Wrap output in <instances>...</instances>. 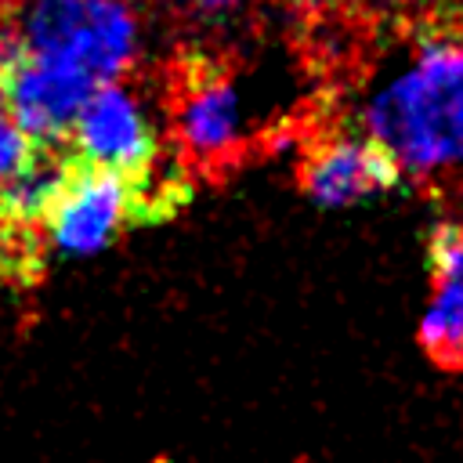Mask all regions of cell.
I'll list each match as a JSON object with an SVG mask.
<instances>
[{
	"label": "cell",
	"mask_w": 463,
	"mask_h": 463,
	"mask_svg": "<svg viewBox=\"0 0 463 463\" xmlns=\"http://www.w3.org/2000/svg\"><path fill=\"white\" fill-rule=\"evenodd\" d=\"M362 127L402 174L463 170V36H427L362 109Z\"/></svg>",
	"instance_id": "6da1fadb"
},
{
	"label": "cell",
	"mask_w": 463,
	"mask_h": 463,
	"mask_svg": "<svg viewBox=\"0 0 463 463\" xmlns=\"http://www.w3.org/2000/svg\"><path fill=\"white\" fill-rule=\"evenodd\" d=\"M11 33L22 51L105 87L130 69L141 25L127 0H25Z\"/></svg>",
	"instance_id": "7a4b0ae2"
},
{
	"label": "cell",
	"mask_w": 463,
	"mask_h": 463,
	"mask_svg": "<svg viewBox=\"0 0 463 463\" xmlns=\"http://www.w3.org/2000/svg\"><path fill=\"white\" fill-rule=\"evenodd\" d=\"M72 159L119 177H145L159 159V134L145 101L123 83L98 87L69 127Z\"/></svg>",
	"instance_id": "3957f363"
},
{
	"label": "cell",
	"mask_w": 463,
	"mask_h": 463,
	"mask_svg": "<svg viewBox=\"0 0 463 463\" xmlns=\"http://www.w3.org/2000/svg\"><path fill=\"white\" fill-rule=\"evenodd\" d=\"M137 217V181L72 163L54 206L43 217V235L65 257H90L112 246L123 224Z\"/></svg>",
	"instance_id": "277c9868"
},
{
	"label": "cell",
	"mask_w": 463,
	"mask_h": 463,
	"mask_svg": "<svg viewBox=\"0 0 463 463\" xmlns=\"http://www.w3.org/2000/svg\"><path fill=\"white\" fill-rule=\"evenodd\" d=\"M402 181L394 159L369 137H329L300 163V188L322 210H340L358 199L391 192Z\"/></svg>",
	"instance_id": "5b68a950"
},
{
	"label": "cell",
	"mask_w": 463,
	"mask_h": 463,
	"mask_svg": "<svg viewBox=\"0 0 463 463\" xmlns=\"http://www.w3.org/2000/svg\"><path fill=\"white\" fill-rule=\"evenodd\" d=\"M174 130L181 148L199 163L228 159L242 141V101L228 76L199 72L177 98Z\"/></svg>",
	"instance_id": "8992f818"
},
{
	"label": "cell",
	"mask_w": 463,
	"mask_h": 463,
	"mask_svg": "<svg viewBox=\"0 0 463 463\" xmlns=\"http://www.w3.org/2000/svg\"><path fill=\"white\" fill-rule=\"evenodd\" d=\"M72 163L76 159L65 152H54V145H36L33 159L0 184V228L14 232V228L43 224Z\"/></svg>",
	"instance_id": "52a82bcc"
},
{
	"label": "cell",
	"mask_w": 463,
	"mask_h": 463,
	"mask_svg": "<svg viewBox=\"0 0 463 463\" xmlns=\"http://www.w3.org/2000/svg\"><path fill=\"white\" fill-rule=\"evenodd\" d=\"M420 344L434 362L463 369V275L434 282V297L420 318Z\"/></svg>",
	"instance_id": "ba28073f"
},
{
	"label": "cell",
	"mask_w": 463,
	"mask_h": 463,
	"mask_svg": "<svg viewBox=\"0 0 463 463\" xmlns=\"http://www.w3.org/2000/svg\"><path fill=\"white\" fill-rule=\"evenodd\" d=\"M427 257H430V275H434V282L463 275V232L456 228V221H441V224L430 232Z\"/></svg>",
	"instance_id": "9c48e42d"
},
{
	"label": "cell",
	"mask_w": 463,
	"mask_h": 463,
	"mask_svg": "<svg viewBox=\"0 0 463 463\" xmlns=\"http://www.w3.org/2000/svg\"><path fill=\"white\" fill-rule=\"evenodd\" d=\"M33 152H36V141H29V137L14 127V119L0 109V184H4L7 177H14V174L33 159Z\"/></svg>",
	"instance_id": "30bf717a"
},
{
	"label": "cell",
	"mask_w": 463,
	"mask_h": 463,
	"mask_svg": "<svg viewBox=\"0 0 463 463\" xmlns=\"http://www.w3.org/2000/svg\"><path fill=\"white\" fill-rule=\"evenodd\" d=\"M199 11H206V14H228V11H235V7H242L246 0H192Z\"/></svg>",
	"instance_id": "8fae6325"
},
{
	"label": "cell",
	"mask_w": 463,
	"mask_h": 463,
	"mask_svg": "<svg viewBox=\"0 0 463 463\" xmlns=\"http://www.w3.org/2000/svg\"><path fill=\"white\" fill-rule=\"evenodd\" d=\"M456 228L463 232V203H459V217H456Z\"/></svg>",
	"instance_id": "7c38bea8"
}]
</instances>
